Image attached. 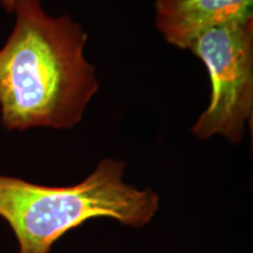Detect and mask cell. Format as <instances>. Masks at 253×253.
<instances>
[{
	"label": "cell",
	"mask_w": 253,
	"mask_h": 253,
	"mask_svg": "<svg viewBox=\"0 0 253 253\" xmlns=\"http://www.w3.org/2000/svg\"><path fill=\"white\" fill-rule=\"evenodd\" d=\"M0 48V121L7 130L71 129L99 90L84 55L87 33L69 15L52 17L40 0L14 8Z\"/></svg>",
	"instance_id": "obj_1"
},
{
	"label": "cell",
	"mask_w": 253,
	"mask_h": 253,
	"mask_svg": "<svg viewBox=\"0 0 253 253\" xmlns=\"http://www.w3.org/2000/svg\"><path fill=\"white\" fill-rule=\"evenodd\" d=\"M126 163L104 158L84 181L46 186L0 175V217L13 231L19 253H50L71 230L94 218L147 225L160 208L157 194L123 182Z\"/></svg>",
	"instance_id": "obj_2"
},
{
	"label": "cell",
	"mask_w": 253,
	"mask_h": 253,
	"mask_svg": "<svg viewBox=\"0 0 253 253\" xmlns=\"http://www.w3.org/2000/svg\"><path fill=\"white\" fill-rule=\"evenodd\" d=\"M189 49L211 84L210 103L191 132L199 140L220 135L239 143L253 110V18L207 30Z\"/></svg>",
	"instance_id": "obj_3"
},
{
	"label": "cell",
	"mask_w": 253,
	"mask_h": 253,
	"mask_svg": "<svg viewBox=\"0 0 253 253\" xmlns=\"http://www.w3.org/2000/svg\"><path fill=\"white\" fill-rule=\"evenodd\" d=\"M253 18V0H156L155 26L164 40L189 49L203 32Z\"/></svg>",
	"instance_id": "obj_4"
},
{
	"label": "cell",
	"mask_w": 253,
	"mask_h": 253,
	"mask_svg": "<svg viewBox=\"0 0 253 253\" xmlns=\"http://www.w3.org/2000/svg\"><path fill=\"white\" fill-rule=\"evenodd\" d=\"M23 1H25V0H0L2 7H4L7 12H13L14 8Z\"/></svg>",
	"instance_id": "obj_5"
}]
</instances>
